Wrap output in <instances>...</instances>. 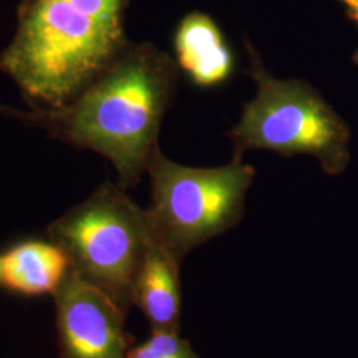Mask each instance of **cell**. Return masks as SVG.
Returning <instances> with one entry per match:
<instances>
[{
    "label": "cell",
    "instance_id": "obj_1",
    "mask_svg": "<svg viewBox=\"0 0 358 358\" xmlns=\"http://www.w3.org/2000/svg\"><path fill=\"white\" fill-rule=\"evenodd\" d=\"M178 69L176 60L152 43H129L71 101L28 109L0 103V115L40 129L53 140L101 154L115 166L118 185L134 187L159 146Z\"/></svg>",
    "mask_w": 358,
    "mask_h": 358
},
{
    "label": "cell",
    "instance_id": "obj_2",
    "mask_svg": "<svg viewBox=\"0 0 358 358\" xmlns=\"http://www.w3.org/2000/svg\"><path fill=\"white\" fill-rule=\"evenodd\" d=\"M129 0H23L0 55L31 108L71 101L129 45Z\"/></svg>",
    "mask_w": 358,
    "mask_h": 358
},
{
    "label": "cell",
    "instance_id": "obj_3",
    "mask_svg": "<svg viewBox=\"0 0 358 358\" xmlns=\"http://www.w3.org/2000/svg\"><path fill=\"white\" fill-rule=\"evenodd\" d=\"M245 47L256 94L227 133L232 155L243 157L254 149L284 157L304 154L315 157L327 174H341L350 161L345 121L307 81L272 76L255 48L250 43Z\"/></svg>",
    "mask_w": 358,
    "mask_h": 358
},
{
    "label": "cell",
    "instance_id": "obj_4",
    "mask_svg": "<svg viewBox=\"0 0 358 358\" xmlns=\"http://www.w3.org/2000/svg\"><path fill=\"white\" fill-rule=\"evenodd\" d=\"M69 257L72 271L113 300L127 316L153 231L148 211L127 189L103 182L47 229Z\"/></svg>",
    "mask_w": 358,
    "mask_h": 358
},
{
    "label": "cell",
    "instance_id": "obj_5",
    "mask_svg": "<svg viewBox=\"0 0 358 358\" xmlns=\"http://www.w3.org/2000/svg\"><path fill=\"white\" fill-rule=\"evenodd\" d=\"M146 173L152 182V205L146 211L154 236L180 264L192 250L242 220L256 174L243 157L232 155L223 166L201 169L169 159L159 146Z\"/></svg>",
    "mask_w": 358,
    "mask_h": 358
},
{
    "label": "cell",
    "instance_id": "obj_6",
    "mask_svg": "<svg viewBox=\"0 0 358 358\" xmlns=\"http://www.w3.org/2000/svg\"><path fill=\"white\" fill-rule=\"evenodd\" d=\"M60 358H125L131 337L127 315L106 294L71 269L52 294Z\"/></svg>",
    "mask_w": 358,
    "mask_h": 358
},
{
    "label": "cell",
    "instance_id": "obj_7",
    "mask_svg": "<svg viewBox=\"0 0 358 358\" xmlns=\"http://www.w3.org/2000/svg\"><path fill=\"white\" fill-rule=\"evenodd\" d=\"M174 51L178 68L201 88L227 81L235 68L230 45L206 13H192L182 19L174 36Z\"/></svg>",
    "mask_w": 358,
    "mask_h": 358
},
{
    "label": "cell",
    "instance_id": "obj_8",
    "mask_svg": "<svg viewBox=\"0 0 358 358\" xmlns=\"http://www.w3.org/2000/svg\"><path fill=\"white\" fill-rule=\"evenodd\" d=\"M0 257V285L26 297L52 296L72 269L66 252L51 239L22 241L11 245Z\"/></svg>",
    "mask_w": 358,
    "mask_h": 358
},
{
    "label": "cell",
    "instance_id": "obj_9",
    "mask_svg": "<svg viewBox=\"0 0 358 358\" xmlns=\"http://www.w3.org/2000/svg\"><path fill=\"white\" fill-rule=\"evenodd\" d=\"M179 269L180 263L153 234L134 291V306L141 309L152 331L179 332L182 312Z\"/></svg>",
    "mask_w": 358,
    "mask_h": 358
},
{
    "label": "cell",
    "instance_id": "obj_10",
    "mask_svg": "<svg viewBox=\"0 0 358 358\" xmlns=\"http://www.w3.org/2000/svg\"><path fill=\"white\" fill-rule=\"evenodd\" d=\"M125 358H201L190 343L173 331H152V336L136 348H130Z\"/></svg>",
    "mask_w": 358,
    "mask_h": 358
},
{
    "label": "cell",
    "instance_id": "obj_11",
    "mask_svg": "<svg viewBox=\"0 0 358 358\" xmlns=\"http://www.w3.org/2000/svg\"><path fill=\"white\" fill-rule=\"evenodd\" d=\"M345 6L348 17L358 26V0H338Z\"/></svg>",
    "mask_w": 358,
    "mask_h": 358
},
{
    "label": "cell",
    "instance_id": "obj_12",
    "mask_svg": "<svg viewBox=\"0 0 358 358\" xmlns=\"http://www.w3.org/2000/svg\"><path fill=\"white\" fill-rule=\"evenodd\" d=\"M353 62H355V64L358 65V51L353 55Z\"/></svg>",
    "mask_w": 358,
    "mask_h": 358
},
{
    "label": "cell",
    "instance_id": "obj_13",
    "mask_svg": "<svg viewBox=\"0 0 358 358\" xmlns=\"http://www.w3.org/2000/svg\"><path fill=\"white\" fill-rule=\"evenodd\" d=\"M0 282H1V257H0Z\"/></svg>",
    "mask_w": 358,
    "mask_h": 358
}]
</instances>
